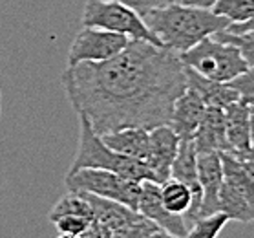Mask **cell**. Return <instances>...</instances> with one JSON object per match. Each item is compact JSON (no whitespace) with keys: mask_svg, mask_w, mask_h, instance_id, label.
<instances>
[{"mask_svg":"<svg viewBox=\"0 0 254 238\" xmlns=\"http://www.w3.org/2000/svg\"><path fill=\"white\" fill-rule=\"evenodd\" d=\"M66 215H79V216H86V218H92V207L81 192H71L68 191V194H64L61 200H59L55 205H53L50 213H48V220L55 222L61 216Z\"/></svg>","mask_w":254,"mask_h":238,"instance_id":"19","label":"cell"},{"mask_svg":"<svg viewBox=\"0 0 254 238\" xmlns=\"http://www.w3.org/2000/svg\"><path fill=\"white\" fill-rule=\"evenodd\" d=\"M185 77H187V88H192L194 92L201 97L205 106H220V108H227V106L240 101V95L229 82H218L212 79L199 76L197 72L190 70L185 66Z\"/></svg>","mask_w":254,"mask_h":238,"instance_id":"15","label":"cell"},{"mask_svg":"<svg viewBox=\"0 0 254 238\" xmlns=\"http://www.w3.org/2000/svg\"><path fill=\"white\" fill-rule=\"evenodd\" d=\"M179 59L183 66L218 82H231L249 68L242 53L232 44L216 41L212 37H205L187 52H181Z\"/></svg>","mask_w":254,"mask_h":238,"instance_id":"4","label":"cell"},{"mask_svg":"<svg viewBox=\"0 0 254 238\" xmlns=\"http://www.w3.org/2000/svg\"><path fill=\"white\" fill-rule=\"evenodd\" d=\"M90 222H92V218H86V216L66 215V216L57 218V220L53 222V226H55V229H57L59 237L77 238L86 231V227L90 226Z\"/></svg>","mask_w":254,"mask_h":238,"instance_id":"23","label":"cell"},{"mask_svg":"<svg viewBox=\"0 0 254 238\" xmlns=\"http://www.w3.org/2000/svg\"><path fill=\"white\" fill-rule=\"evenodd\" d=\"M225 134L231 154L238 158H242L253 145L249 130V106L242 101H234L225 108Z\"/></svg>","mask_w":254,"mask_h":238,"instance_id":"16","label":"cell"},{"mask_svg":"<svg viewBox=\"0 0 254 238\" xmlns=\"http://www.w3.org/2000/svg\"><path fill=\"white\" fill-rule=\"evenodd\" d=\"M229 84L238 92L243 105L254 106V66H249L247 70L234 77Z\"/></svg>","mask_w":254,"mask_h":238,"instance_id":"24","label":"cell"},{"mask_svg":"<svg viewBox=\"0 0 254 238\" xmlns=\"http://www.w3.org/2000/svg\"><path fill=\"white\" fill-rule=\"evenodd\" d=\"M0 103H2V92H0Z\"/></svg>","mask_w":254,"mask_h":238,"instance_id":"30","label":"cell"},{"mask_svg":"<svg viewBox=\"0 0 254 238\" xmlns=\"http://www.w3.org/2000/svg\"><path fill=\"white\" fill-rule=\"evenodd\" d=\"M64 185L71 192H90L95 196L110 198L137 211L141 181L130 180L104 168H77L68 170Z\"/></svg>","mask_w":254,"mask_h":238,"instance_id":"6","label":"cell"},{"mask_svg":"<svg viewBox=\"0 0 254 238\" xmlns=\"http://www.w3.org/2000/svg\"><path fill=\"white\" fill-rule=\"evenodd\" d=\"M218 205H220L221 213H225L229 216V220L243 222V224L254 220V207L240 192L234 191L231 185H227L225 181L221 183Z\"/></svg>","mask_w":254,"mask_h":238,"instance_id":"17","label":"cell"},{"mask_svg":"<svg viewBox=\"0 0 254 238\" xmlns=\"http://www.w3.org/2000/svg\"><path fill=\"white\" fill-rule=\"evenodd\" d=\"M249 130H251V141L254 145V106H249Z\"/></svg>","mask_w":254,"mask_h":238,"instance_id":"28","label":"cell"},{"mask_svg":"<svg viewBox=\"0 0 254 238\" xmlns=\"http://www.w3.org/2000/svg\"><path fill=\"white\" fill-rule=\"evenodd\" d=\"M229 222V216L221 211H216V213H210V215H205L201 218H197L187 231V237L189 238H216L223 231V227L227 226Z\"/></svg>","mask_w":254,"mask_h":238,"instance_id":"22","label":"cell"},{"mask_svg":"<svg viewBox=\"0 0 254 238\" xmlns=\"http://www.w3.org/2000/svg\"><path fill=\"white\" fill-rule=\"evenodd\" d=\"M143 18L163 46L178 53L187 52L201 39L229 26V20L216 15L212 9L183 6L179 2L154 9Z\"/></svg>","mask_w":254,"mask_h":238,"instance_id":"2","label":"cell"},{"mask_svg":"<svg viewBox=\"0 0 254 238\" xmlns=\"http://www.w3.org/2000/svg\"><path fill=\"white\" fill-rule=\"evenodd\" d=\"M116 2H121L125 6L132 7L133 11H137L141 17H144L146 13L154 11V9H161L168 4H174L176 0H116Z\"/></svg>","mask_w":254,"mask_h":238,"instance_id":"25","label":"cell"},{"mask_svg":"<svg viewBox=\"0 0 254 238\" xmlns=\"http://www.w3.org/2000/svg\"><path fill=\"white\" fill-rule=\"evenodd\" d=\"M77 168H104V170H112V172L130 178V180L154 181V176L146 163L112 151L103 141V138L93 130L86 117L82 116H79L77 154L69 170H77Z\"/></svg>","mask_w":254,"mask_h":238,"instance_id":"3","label":"cell"},{"mask_svg":"<svg viewBox=\"0 0 254 238\" xmlns=\"http://www.w3.org/2000/svg\"><path fill=\"white\" fill-rule=\"evenodd\" d=\"M150 136V152L146 165L150 168L154 181L161 185L163 181L170 178V167L179 147V136L172 130L170 125H159V127L148 130Z\"/></svg>","mask_w":254,"mask_h":238,"instance_id":"10","label":"cell"},{"mask_svg":"<svg viewBox=\"0 0 254 238\" xmlns=\"http://www.w3.org/2000/svg\"><path fill=\"white\" fill-rule=\"evenodd\" d=\"M130 42L127 35L103 28L82 26L68 50V66L81 63H101L116 57Z\"/></svg>","mask_w":254,"mask_h":238,"instance_id":"7","label":"cell"},{"mask_svg":"<svg viewBox=\"0 0 254 238\" xmlns=\"http://www.w3.org/2000/svg\"><path fill=\"white\" fill-rule=\"evenodd\" d=\"M103 141L110 147L112 151L130 156L133 159L144 161L148 159V152H150V136L148 130L141 127H127L121 130H114L110 134L101 136Z\"/></svg>","mask_w":254,"mask_h":238,"instance_id":"14","label":"cell"},{"mask_svg":"<svg viewBox=\"0 0 254 238\" xmlns=\"http://www.w3.org/2000/svg\"><path fill=\"white\" fill-rule=\"evenodd\" d=\"M242 159H245V161H247L249 165L253 167V170H254V145H251V149H249V151L243 154Z\"/></svg>","mask_w":254,"mask_h":238,"instance_id":"29","label":"cell"},{"mask_svg":"<svg viewBox=\"0 0 254 238\" xmlns=\"http://www.w3.org/2000/svg\"><path fill=\"white\" fill-rule=\"evenodd\" d=\"M82 26L103 28L127 35L128 39L163 46L157 35L146 26L144 18L137 11L116 0H86L82 9Z\"/></svg>","mask_w":254,"mask_h":238,"instance_id":"5","label":"cell"},{"mask_svg":"<svg viewBox=\"0 0 254 238\" xmlns=\"http://www.w3.org/2000/svg\"><path fill=\"white\" fill-rule=\"evenodd\" d=\"M210 37L216 39V41L232 44L238 52L242 53L247 66H254V29H247V31H242V33H231L227 29H220V31L212 33Z\"/></svg>","mask_w":254,"mask_h":238,"instance_id":"21","label":"cell"},{"mask_svg":"<svg viewBox=\"0 0 254 238\" xmlns=\"http://www.w3.org/2000/svg\"><path fill=\"white\" fill-rule=\"evenodd\" d=\"M210 9L229 24H240L254 15V0H214Z\"/></svg>","mask_w":254,"mask_h":238,"instance_id":"20","label":"cell"},{"mask_svg":"<svg viewBox=\"0 0 254 238\" xmlns=\"http://www.w3.org/2000/svg\"><path fill=\"white\" fill-rule=\"evenodd\" d=\"M161 202L170 213L183 216L192 203L190 189L183 181L176 180V178H168L167 181L161 183Z\"/></svg>","mask_w":254,"mask_h":238,"instance_id":"18","label":"cell"},{"mask_svg":"<svg viewBox=\"0 0 254 238\" xmlns=\"http://www.w3.org/2000/svg\"><path fill=\"white\" fill-rule=\"evenodd\" d=\"M205 103L192 88H187L174 103L168 125L179 136V140H194L196 130L205 114Z\"/></svg>","mask_w":254,"mask_h":238,"instance_id":"12","label":"cell"},{"mask_svg":"<svg viewBox=\"0 0 254 238\" xmlns=\"http://www.w3.org/2000/svg\"><path fill=\"white\" fill-rule=\"evenodd\" d=\"M81 194L86 198L92 207V222L86 227V231L81 235L82 238H119L125 227H128L143 216L139 211L130 209L110 198L95 196L90 192H81Z\"/></svg>","mask_w":254,"mask_h":238,"instance_id":"8","label":"cell"},{"mask_svg":"<svg viewBox=\"0 0 254 238\" xmlns=\"http://www.w3.org/2000/svg\"><path fill=\"white\" fill-rule=\"evenodd\" d=\"M179 4H183V6H194V7H207L210 9L214 4V0H176Z\"/></svg>","mask_w":254,"mask_h":238,"instance_id":"27","label":"cell"},{"mask_svg":"<svg viewBox=\"0 0 254 238\" xmlns=\"http://www.w3.org/2000/svg\"><path fill=\"white\" fill-rule=\"evenodd\" d=\"M197 152H231L225 134V108L207 106L194 136Z\"/></svg>","mask_w":254,"mask_h":238,"instance_id":"13","label":"cell"},{"mask_svg":"<svg viewBox=\"0 0 254 238\" xmlns=\"http://www.w3.org/2000/svg\"><path fill=\"white\" fill-rule=\"evenodd\" d=\"M61 82L77 116L99 136L168 125L176 99L187 90L179 53L135 39L108 61L66 66Z\"/></svg>","mask_w":254,"mask_h":238,"instance_id":"1","label":"cell"},{"mask_svg":"<svg viewBox=\"0 0 254 238\" xmlns=\"http://www.w3.org/2000/svg\"><path fill=\"white\" fill-rule=\"evenodd\" d=\"M197 181L201 185V211L199 218L220 211V189L223 183L220 152H197Z\"/></svg>","mask_w":254,"mask_h":238,"instance_id":"11","label":"cell"},{"mask_svg":"<svg viewBox=\"0 0 254 238\" xmlns=\"http://www.w3.org/2000/svg\"><path fill=\"white\" fill-rule=\"evenodd\" d=\"M137 211L148 220L161 227L168 237H187L189 226L183 216L170 213L161 202V185L152 180L141 181V194H139Z\"/></svg>","mask_w":254,"mask_h":238,"instance_id":"9","label":"cell"},{"mask_svg":"<svg viewBox=\"0 0 254 238\" xmlns=\"http://www.w3.org/2000/svg\"><path fill=\"white\" fill-rule=\"evenodd\" d=\"M225 29L227 31H231V33H242V31H247V29H254V15L249 18V20H245V22L229 24Z\"/></svg>","mask_w":254,"mask_h":238,"instance_id":"26","label":"cell"}]
</instances>
